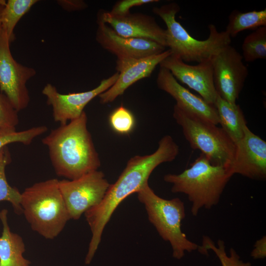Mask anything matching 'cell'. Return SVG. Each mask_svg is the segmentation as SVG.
<instances>
[{"mask_svg":"<svg viewBox=\"0 0 266 266\" xmlns=\"http://www.w3.org/2000/svg\"><path fill=\"white\" fill-rule=\"evenodd\" d=\"M173 117L192 149L200 151L213 165L229 167L235 144L221 127L187 113L175 105Z\"/></svg>","mask_w":266,"mask_h":266,"instance_id":"7","label":"cell"},{"mask_svg":"<svg viewBox=\"0 0 266 266\" xmlns=\"http://www.w3.org/2000/svg\"><path fill=\"white\" fill-rule=\"evenodd\" d=\"M48 130L45 126H39L16 131L15 127L0 128V151L2 148L12 143H21L30 145L37 137L44 134Z\"/></svg>","mask_w":266,"mask_h":266,"instance_id":"24","label":"cell"},{"mask_svg":"<svg viewBox=\"0 0 266 266\" xmlns=\"http://www.w3.org/2000/svg\"><path fill=\"white\" fill-rule=\"evenodd\" d=\"M180 10L179 5L172 2L154 7L152 11L166 25V47L184 62L200 63L210 60L223 47L231 44L229 34L225 31L219 32L213 24L208 26L209 33L206 39L200 40L192 36L176 20Z\"/></svg>","mask_w":266,"mask_h":266,"instance_id":"5","label":"cell"},{"mask_svg":"<svg viewBox=\"0 0 266 266\" xmlns=\"http://www.w3.org/2000/svg\"><path fill=\"white\" fill-rule=\"evenodd\" d=\"M242 57L252 62L266 58V26L261 27L247 35L242 45Z\"/></svg>","mask_w":266,"mask_h":266,"instance_id":"23","label":"cell"},{"mask_svg":"<svg viewBox=\"0 0 266 266\" xmlns=\"http://www.w3.org/2000/svg\"><path fill=\"white\" fill-rule=\"evenodd\" d=\"M212 250L219 259L222 266H251L249 262H244L240 260L236 251L233 248L230 250V256L226 251L225 242L219 239L217 246L215 242L208 236H203L202 245L198 250L202 254H207L208 250Z\"/></svg>","mask_w":266,"mask_h":266,"instance_id":"25","label":"cell"},{"mask_svg":"<svg viewBox=\"0 0 266 266\" xmlns=\"http://www.w3.org/2000/svg\"><path fill=\"white\" fill-rule=\"evenodd\" d=\"M57 2L63 9L68 12L82 10L88 7L87 3L81 0H59Z\"/></svg>","mask_w":266,"mask_h":266,"instance_id":"29","label":"cell"},{"mask_svg":"<svg viewBox=\"0 0 266 266\" xmlns=\"http://www.w3.org/2000/svg\"><path fill=\"white\" fill-rule=\"evenodd\" d=\"M6 3V0H0V34L2 32V27H1V15L2 13L3 9L4 7L5 4Z\"/></svg>","mask_w":266,"mask_h":266,"instance_id":"31","label":"cell"},{"mask_svg":"<svg viewBox=\"0 0 266 266\" xmlns=\"http://www.w3.org/2000/svg\"><path fill=\"white\" fill-rule=\"evenodd\" d=\"M181 83L195 90L207 103L213 105L217 97L214 84L211 60L190 65L171 53L159 64Z\"/></svg>","mask_w":266,"mask_h":266,"instance_id":"13","label":"cell"},{"mask_svg":"<svg viewBox=\"0 0 266 266\" xmlns=\"http://www.w3.org/2000/svg\"><path fill=\"white\" fill-rule=\"evenodd\" d=\"M108 120L112 129L120 134H129L132 132L135 125L133 113L122 105L110 114Z\"/></svg>","mask_w":266,"mask_h":266,"instance_id":"26","label":"cell"},{"mask_svg":"<svg viewBox=\"0 0 266 266\" xmlns=\"http://www.w3.org/2000/svg\"><path fill=\"white\" fill-rule=\"evenodd\" d=\"M179 146L169 135L163 136L152 154L132 157L116 182L110 184L103 200L84 214L92 233L85 264L89 265L101 240L103 230L118 205L148 183L150 175L160 165L176 159Z\"/></svg>","mask_w":266,"mask_h":266,"instance_id":"1","label":"cell"},{"mask_svg":"<svg viewBox=\"0 0 266 266\" xmlns=\"http://www.w3.org/2000/svg\"><path fill=\"white\" fill-rule=\"evenodd\" d=\"M158 0H121L117 1L109 13L114 16H121L130 12V9L134 6L158 2Z\"/></svg>","mask_w":266,"mask_h":266,"instance_id":"28","label":"cell"},{"mask_svg":"<svg viewBox=\"0 0 266 266\" xmlns=\"http://www.w3.org/2000/svg\"><path fill=\"white\" fill-rule=\"evenodd\" d=\"M211 60L217 95L228 102L236 103L248 75L242 55L230 44L221 49Z\"/></svg>","mask_w":266,"mask_h":266,"instance_id":"10","label":"cell"},{"mask_svg":"<svg viewBox=\"0 0 266 266\" xmlns=\"http://www.w3.org/2000/svg\"><path fill=\"white\" fill-rule=\"evenodd\" d=\"M37 0H8L1 15L2 31L5 32L10 43L15 38V28L22 18L35 4Z\"/></svg>","mask_w":266,"mask_h":266,"instance_id":"21","label":"cell"},{"mask_svg":"<svg viewBox=\"0 0 266 266\" xmlns=\"http://www.w3.org/2000/svg\"><path fill=\"white\" fill-rule=\"evenodd\" d=\"M119 76L117 72L102 80L100 84L92 90L79 93L63 94L52 84H46L42 94L46 97L47 103L52 107L54 120L60 125L79 117L84 111L87 104L93 99L110 88Z\"/></svg>","mask_w":266,"mask_h":266,"instance_id":"11","label":"cell"},{"mask_svg":"<svg viewBox=\"0 0 266 266\" xmlns=\"http://www.w3.org/2000/svg\"><path fill=\"white\" fill-rule=\"evenodd\" d=\"M138 200L145 206L148 220L160 236L168 242L173 258L180 260L185 252L198 250L199 245L190 240L181 229L186 217L183 201L179 198L163 199L145 184L137 193Z\"/></svg>","mask_w":266,"mask_h":266,"instance_id":"6","label":"cell"},{"mask_svg":"<svg viewBox=\"0 0 266 266\" xmlns=\"http://www.w3.org/2000/svg\"><path fill=\"white\" fill-rule=\"evenodd\" d=\"M232 177L238 174L264 180L266 178V142L246 126L241 139L235 143L233 159L227 168Z\"/></svg>","mask_w":266,"mask_h":266,"instance_id":"12","label":"cell"},{"mask_svg":"<svg viewBox=\"0 0 266 266\" xmlns=\"http://www.w3.org/2000/svg\"><path fill=\"white\" fill-rule=\"evenodd\" d=\"M97 17L120 36L151 40L166 47V30L150 15L130 12L117 16L111 15L109 11L100 10Z\"/></svg>","mask_w":266,"mask_h":266,"instance_id":"16","label":"cell"},{"mask_svg":"<svg viewBox=\"0 0 266 266\" xmlns=\"http://www.w3.org/2000/svg\"><path fill=\"white\" fill-rule=\"evenodd\" d=\"M18 111L3 93H0V128L16 127L19 124Z\"/></svg>","mask_w":266,"mask_h":266,"instance_id":"27","label":"cell"},{"mask_svg":"<svg viewBox=\"0 0 266 266\" xmlns=\"http://www.w3.org/2000/svg\"><path fill=\"white\" fill-rule=\"evenodd\" d=\"M59 181L38 182L21 193L22 214L32 229L47 239L57 237L70 220Z\"/></svg>","mask_w":266,"mask_h":266,"instance_id":"4","label":"cell"},{"mask_svg":"<svg viewBox=\"0 0 266 266\" xmlns=\"http://www.w3.org/2000/svg\"><path fill=\"white\" fill-rule=\"evenodd\" d=\"M218 117L219 124L235 144L243 136L247 122L240 106L228 102L217 95L214 104Z\"/></svg>","mask_w":266,"mask_h":266,"instance_id":"19","label":"cell"},{"mask_svg":"<svg viewBox=\"0 0 266 266\" xmlns=\"http://www.w3.org/2000/svg\"><path fill=\"white\" fill-rule=\"evenodd\" d=\"M251 256L255 259H264L266 257V236L265 235L255 242Z\"/></svg>","mask_w":266,"mask_h":266,"instance_id":"30","label":"cell"},{"mask_svg":"<svg viewBox=\"0 0 266 266\" xmlns=\"http://www.w3.org/2000/svg\"><path fill=\"white\" fill-rule=\"evenodd\" d=\"M10 43L6 33L2 31L0 34V90L19 112L29 104L30 97L27 84L36 74V71L14 59Z\"/></svg>","mask_w":266,"mask_h":266,"instance_id":"9","label":"cell"},{"mask_svg":"<svg viewBox=\"0 0 266 266\" xmlns=\"http://www.w3.org/2000/svg\"><path fill=\"white\" fill-rule=\"evenodd\" d=\"M11 161L10 153L6 146L0 151V201L10 202L18 215L22 214L21 206V193L15 187L11 186L7 182L5 175L6 166Z\"/></svg>","mask_w":266,"mask_h":266,"instance_id":"22","label":"cell"},{"mask_svg":"<svg viewBox=\"0 0 266 266\" xmlns=\"http://www.w3.org/2000/svg\"><path fill=\"white\" fill-rule=\"evenodd\" d=\"M110 185L103 172L98 170L75 179L59 180V188L70 219L78 220L100 203Z\"/></svg>","mask_w":266,"mask_h":266,"instance_id":"8","label":"cell"},{"mask_svg":"<svg viewBox=\"0 0 266 266\" xmlns=\"http://www.w3.org/2000/svg\"><path fill=\"white\" fill-rule=\"evenodd\" d=\"M84 111L77 119L51 131L42 143L47 146L56 173L73 180L97 170L101 163Z\"/></svg>","mask_w":266,"mask_h":266,"instance_id":"2","label":"cell"},{"mask_svg":"<svg viewBox=\"0 0 266 266\" xmlns=\"http://www.w3.org/2000/svg\"><path fill=\"white\" fill-rule=\"evenodd\" d=\"M97 24V42L118 59H140L166 50V47L151 40L120 36L98 17Z\"/></svg>","mask_w":266,"mask_h":266,"instance_id":"15","label":"cell"},{"mask_svg":"<svg viewBox=\"0 0 266 266\" xmlns=\"http://www.w3.org/2000/svg\"><path fill=\"white\" fill-rule=\"evenodd\" d=\"M8 210L0 212L2 231L0 235V266H30L31 262L24 257L26 247L22 237L12 232L7 219Z\"/></svg>","mask_w":266,"mask_h":266,"instance_id":"18","label":"cell"},{"mask_svg":"<svg viewBox=\"0 0 266 266\" xmlns=\"http://www.w3.org/2000/svg\"><path fill=\"white\" fill-rule=\"evenodd\" d=\"M231 178L226 167L213 165L200 153L190 167L179 174H166L164 180L172 185L173 193L187 196L191 213L196 216L201 209L218 204Z\"/></svg>","mask_w":266,"mask_h":266,"instance_id":"3","label":"cell"},{"mask_svg":"<svg viewBox=\"0 0 266 266\" xmlns=\"http://www.w3.org/2000/svg\"><path fill=\"white\" fill-rule=\"evenodd\" d=\"M263 26H266V9L246 12L234 10L229 16L225 31L231 38L235 37L243 31Z\"/></svg>","mask_w":266,"mask_h":266,"instance_id":"20","label":"cell"},{"mask_svg":"<svg viewBox=\"0 0 266 266\" xmlns=\"http://www.w3.org/2000/svg\"><path fill=\"white\" fill-rule=\"evenodd\" d=\"M171 53L168 49L140 59H117L116 69L119 72L118 77L110 88L99 96L100 102L106 104L113 101L135 82L149 77L157 65Z\"/></svg>","mask_w":266,"mask_h":266,"instance_id":"14","label":"cell"},{"mask_svg":"<svg viewBox=\"0 0 266 266\" xmlns=\"http://www.w3.org/2000/svg\"><path fill=\"white\" fill-rule=\"evenodd\" d=\"M156 83L160 90L175 100V105L179 108L215 125L219 124V117L214 105L207 103L201 97L181 85L168 70L160 67Z\"/></svg>","mask_w":266,"mask_h":266,"instance_id":"17","label":"cell"}]
</instances>
